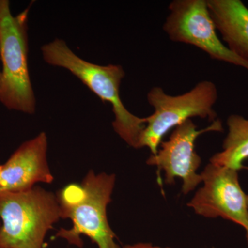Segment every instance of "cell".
Masks as SVG:
<instances>
[{
	"label": "cell",
	"instance_id": "16",
	"mask_svg": "<svg viewBox=\"0 0 248 248\" xmlns=\"http://www.w3.org/2000/svg\"><path fill=\"white\" fill-rule=\"evenodd\" d=\"M0 248H1V247H0Z\"/></svg>",
	"mask_w": 248,
	"mask_h": 248
},
{
	"label": "cell",
	"instance_id": "17",
	"mask_svg": "<svg viewBox=\"0 0 248 248\" xmlns=\"http://www.w3.org/2000/svg\"><path fill=\"white\" fill-rule=\"evenodd\" d=\"M0 225H1V223H0Z\"/></svg>",
	"mask_w": 248,
	"mask_h": 248
},
{
	"label": "cell",
	"instance_id": "8",
	"mask_svg": "<svg viewBox=\"0 0 248 248\" xmlns=\"http://www.w3.org/2000/svg\"><path fill=\"white\" fill-rule=\"evenodd\" d=\"M239 171L209 163L201 173L203 185L187 203L197 215L221 217L246 229L248 224V195L240 185Z\"/></svg>",
	"mask_w": 248,
	"mask_h": 248
},
{
	"label": "cell",
	"instance_id": "5",
	"mask_svg": "<svg viewBox=\"0 0 248 248\" xmlns=\"http://www.w3.org/2000/svg\"><path fill=\"white\" fill-rule=\"evenodd\" d=\"M217 98L216 85L208 80L177 96L170 95L162 88L155 86L147 94L148 104L154 108V112L145 117L146 127L140 140V148L146 147L152 155H156L165 135L192 117L208 119L213 123L217 120L213 108Z\"/></svg>",
	"mask_w": 248,
	"mask_h": 248
},
{
	"label": "cell",
	"instance_id": "7",
	"mask_svg": "<svg viewBox=\"0 0 248 248\" xmlns=\"http://www.w3.org/2000/svg\"><path fill=\"white\" fill-rule=\"evenodd\" d=\"M223 131L218 119L202 130H197L192 120L186 121L174 128L167 141L161 142L157 153L151 155L146 164L156 166L159 173L163 171L168 185H173L176 178L182 179V192L187 195L202 183V175L197 172L202 159L195 151L196 140L203 133Z\"/></svg>",
	"mask_w": 248,
	"mask_h": 248
},
{
	"label": "cell",
	"instance_id": "10",
	"mask_svg": "<svg viewBox=\"0 0 248 248\" xmlns=\"http://www.w3.org/2000/svg\"><path fill=\"white\" fill-rule=\"evenodd\" d=\"M217 30L232 51L248 62V8L240 0H207Z\"/></svg>",
	"mask_w": 248,
	"mask_h": 248
},
{
	"label": "cell",
	"instance_id": "6",
	"mask_svg": "<svg viewBox=\"0 0 248 248\" xmlns=\"http://www.w3.org/2000/svg\"><path fill=\"white\" fill-rule=\"evenodd\" d=\"M169 11L163 29L170 40L194 46L213 60L248 71V62L232 51L217 35L207 0H174Z\"/></svg>",
	"mask_w": 248,
	"mask_h": 248
},
{
	"label": "cell",
	"instance_id": "3",
	"mask_svg": "<svg viewBox=\"0 0 248 248\" xmlns=\"http://www.w3.org/2000/svg\"><path fill=\"white\" fill-rule=\"evenodd\" d=\"M62 218L58 196L35 186L0 192V247L44 248L48 232Z\"/></svg>",
	"mask_w": 248,
	"mask_h": 248
},
{
	"label": "cell",
	"instance_id": "15",
	"mask_svg": "<svg viewBox=\"0 0 248 248\" xmlns=\"http://www.w3.org/2000/svg\"><path fill=\"white\" fill-rule=\"evenodd\" d=\"M0 80H1V71H0Z\"/></svg>",
	"mask_w": 248,
	"mask_h": 248
},
{
	"label": "cell",
	"instance_id": "1",
	"mask_svg": "<svg viewBox=\"0 0 248 248\" xmlns=\"http://www.w3.org/2000/svg\"><path fill=\"white\" fill-rule=\"evenodd\" d=\"M116 175L89 170L81 185H70L58 196L62 218L73 223L70 229L62 228L55 237L81 248V235L88 236L99 248H121L109 224L107 207L115 188Z\"/></svg>",
	"mask_w": 248,
	"mask_h": 248
},
{
	"label": "cell",
	"instance_id": "9",
	"mask_svg": "<svg viewBox=\"0 0 248 248\" xmlns=\"http://www.w3.org/2000/svg\"><path fill=\"white\" fill-rule=\"evenodd\" d=\"M47 151L48 138L45 132L24 142L2 164L0 192H23L39 183H53Z\"/></svg>",
	"mask_w": 248,
	"mask_h": 248
},
{
	"label": "cell",
	"instance_id": "12",
	"mask_svg": "<svg viewBox=\"0 0 248 248\" xmlns=\"http://www.w3.org/2000/svg\"><path fill=\"white\" fill-rule=\"evenodd\" d=\"M122 248H172L170 247H160L154 246L150 243H138V244L126 245Z\"/></svg>",
	"mask_w": 248,
	"mask_h": 248
},
{
	"label": "cell",
	"instance_id": "11",
	"mask_svg": "<svg viewBox=\"0 0 248 248\" xmlns=\"http://www.w3.org/2000/svg\"><path fill=\"white\" fill-rule=\"evenodd\" d=\"M228 133L223 143V150L213 155L212 164L240 170L248 159V119L239 115H230L227 120Z\"/></svg>",
	"mask_w": 248,
	"mask_h": 248
},
{
	"label": "cell",
	"instance_id": "14",
	"mask_svg": "<svg viewBox=\"0 0 248 248\" xmlns=\"http://www.w3.org/2000/svg\"><path fill=\"white\" fill-rule=\"evenodd\" d=\"M245 230H246V239H247V242H248V226L246 227V228Z\"/></svg>",
	"mask_w": 248,
	"mask_h": 248
},
{
	"label": "cell",
	"instance_id": "2",
	"mask_svg": "<svg viewBox=\"0 0 248 248\" xmlns=\"http://www.w3.org/2000/svg\"><path fill=\"white\" fill-rule=\"evenodd\" d=\"M41 50L47 63L68 70L103 102L110 104L115 116L112 126L115 133L130 147L140 148L146 121L145 117L131 113L121 99L120 86L125 76L122 66H101L86 61L78 56L64 41L58 38L44 45Z\"/></svg>",
	"mask_w": 248,
	"mask_h": 248
},
{
	"label": "cell",
	"instance_id": "13",
	"mask_svg": "<svg viewBox=\"0 0 248 248\" xmlns=\"http://www.w3.org/2000/svg\"><path fill=\"white\" fill-rule=\"evenodd\" d=\"M1 174H2V165H0V187L1 184Z\"/></svg>",
	"mask_w": 248,
	"mask_h": 248
},
{
	"label": "cell",
	"instance_id": "4",
	"mask_svg": "<svg viewBox=\"0 0 248 248\" xmlns=\"http://www.w3.org/2000/svg\"><path fill=\"white\" fill-rule=\"evenodd\" d=\"M29 8L14 16L10 1L0 0V103L6 108L32 115L36 99L28 64Z\"/></svg>",
	"mask_w": 248,
	"mask_h": 248
}]
</instances>
